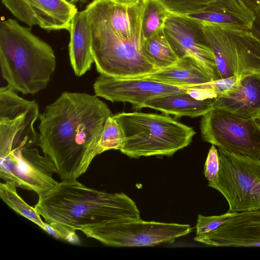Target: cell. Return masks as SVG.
Here are the masks:
<instances>
[{
	"instance_id": "obj_7",
	"label": "cell",
	"mask_w": 260,
	"mask_h": 260,
	"mask_svg": "<svg viewBox=\"0 0 260 260\" xmlns=\"http://www.w3.org/2000/svg\"><path fill=\"white\" fill-rule=\"evenodd\" d=\"M220 166L216 180L208 182L225 198L229 211L260 210V160L218 148Z\"/></svg>"
},
{
	"instance_id": "obj_18",
	"label": "cell",
	"mask_w": 260,
	"mask_h": 260,
	"mask_svg": "<svg viewBox=\"0 0 260 260\" xmlns=\"http://www.w3.org/2000/svg\"><path fill=\"white\" fill-rule=\"evenodd\" d=\"M33 13L37 25L48 31H69L73 18L78 11L75 5L64 0H24Z\"/></svg>"
},
{
	"instance_id": "obj_16",
	"label": "cell",
	"mask_w": 260,
	"mask_h": 260,
	"mask_svg": "<svg viewBox=\"0 0 260 260\" xmlns=\"http://www.w3.org/2000/svg\"><path fill=\"white\" fill-rule=\"evenodd\" d=\"M142 78L174 85L191 86L196 89H212L211 82L213 81L201 65L189 56L180 58L174 64Z\"/></svg>"
},
{
	"instance_id": "obj_30",
	"label": "cell",
	"mask_w": 260,
	"mask_h": 260,
	"mask_svg": "<svg viewBox=\"0 0 260 260\" xmlns=\"http://www.w3.org/2000/svg\"><path fill=\"white\" fill-rule=\"evenodd\" d=\"M64 1L69 4L74 5V4H75L77 2H82V1H84L85 0H64Z\"/></svg>"
},
{
	"instance_id": "obj_27",
	"label": "cell",
	"mask_w": 260,
	"mask_h": 260,
	"mask_svg": "<svg viewBox=\"0 0 260 260\" xmlns=\"http://www.w3.org/2000/svg\"><path fill=\"white\" fill-rule=\"evenodd\" d=\"M220 166V158L218 150L212 145L207 155L205 163L204 173L208 182H214L217 179Z\"/></svg>"
},
{
	"instance_id": "obj_13",
	"label": "cell",
	"mask_w": 260,
	"mask_h": 260,
	"mask_svg": "<svg viewBox=\"0 0 260 260\" xmlns=\"http://www.w3.org/2000/svg\"><path fill=\"white\" fill-rule=\"evenodd\" d=\"M194 240L211 246H260V210L236 212L217 229Z\"/></svg>"
},
{
	"instance_id": "obj_20",
	"label": "cell",
	"mask_w": 260,
	"mask_h": 260,
	"mask_svg": "<svg viewBox=\"0 0 260 260\" xmlns=\"http://www.w3.org/2000/svg\"><path fill=\"white\" fill-rule=\"evenodd\" d=\"M143 51L148 60L158 70L174 64L180 58L168 41L164 28L145 40Z\"/></svg>"
},
{
	"instance_id": "obj_9",
	"label": "cell",
	"mask_w": 260,
	"mask_h": 260,
	"mask_svg": "<svg viewBox=\"0 0 260 260\" xmlns=\"http://www.w3.org/2000/svg\"><path fill=\"white\" fill-rule=\"evenodd\" d=\"M188 224L127 219L87 228L81 231L88 238L111 247L154 246L171 243L191 231Z\"/></svg>"
},
{
	"instance_id": "obj_17",
	"label": "cell",
	"mask_w": 260,
	"mask_h": 260,
	"mask_svg": "<svg viewBox=\"0 0 260 260\" xmlns=\"http://www.w3.org/2000/svg\"><path fill=\"white\" fill-rule=\"evenodd\" d=\"M201 21L226 27L250 30L253 13L236 0H214L198 13L188 15Z\"/></svg>"
},
{
	"instance_id": "obj_3",
	"label": "cell",
	"mask_w": 260,
	"mask_h": 260,
	"mask_svg": "<svg viewBox=\"0 0 260 260\" xmlns=\"http://www.w3.org/2000/svg\"><path fill=\"white\" fill-rule=\"evenodd\" d=\"M34 207L56 239L73 244H80L76 230L141 218L135 202L125 193L98 190L77 179L62 180Z\"/></svg>"
},
{
	"instance_id": "obj_25",
	"label": "cell",
	"mask_w": 260,
	"mask_h": 260,
	"mask_svg": "<svg viewBox=\"0 0 260 260\" xmlns=\"http://www.w3.org/2000/svg\"><path fill=\"white\" fill-rule=\"evenodd\" d=\"M2 2L22 23L29 27L37 25L34 15L24 0H2Z\"/></svg>"
},
{
	"instance_id": "obj_24",
	"label": "cell",
	"mask_w": 260,
	"mask_h": 260,
	"mask_svg": "<svg viewBox=\"0 0 260 260\" xmlns=\"http://www.w3.org/2000/svg\"><path fill=\"white\" fill-rule=\"evenodd\" d=\"M171 14L190 15L198 13L214 0H158Z\"/></svg>"
},
{
	"instance_id": "obj_2",
	"label": "cell",
	"mask_w": 260,
	"mask_h": 260,
	"mask_svg": "<svg viewBox=\"0 0 260 260\" xmlns=\"http://www.w3.org/2000/svg\"><path fill=\"white\" fill-rule=\"evenodd\" d=\"M144 0H92L86 7L97 72L120 79L142 78L158 70L143 51Z\"/></svg>"
},
{
	"instance_id": "obj_10",
	"label": "cell",
	"mask_w": 260,
	"mask_h": 260,
	"mask_svg": "<svg viewBox=\"0 0 260 260\" xmlns=\"http://www.w3.org/2000/svg\"><path fill=\"white\" fill-rule=\"evenodd\" d=\"M54 173L57 170L53 161L35 146L0 152L1 178L17 187L35 192L39 198L58 185L53 178Z\"/></svg>"
},
{
	"instance_id": "obj_26",
	"label": "cell",
	"mask_w": 260,
	"mask_h": 260,
	"mask_svg": "<svg viewBox=\"0 0 260 260\" xmlns=\"http://www.w3.org/2000/svg\"><path fill=\"white\" fill-rule=\"evenodd\" d=\"M236 212L228 211L220 215L206 216L199 215L196 225V236L211 232L233 216Z\"/></svg>"
},
{
	"instance_id": "obj_22",
	"label": "cell",
	"mask_w": 260,
	"mask_h": 260,
	"mask_svg": "<svg viewBox=\"0 0 260 260\" xmlns=\"http://www.w3.org/2000/svg\"><path fill=\"white\" fill-rule=\"evenodd\" d=\"M170 14L158 0H144L142 26L145 40L164 28Z\"/></svg>"
},
{
	"instance_id": "obj_8",
	"label": "cell",
	"mask_w": 260,
	"mask_h": 260,
	"mask_svg": "<svg viewBox=\"0 0 260 260\" xmlns=\"http://www.w3.org/2000/svg\"><path fill=\"white\" fill-rule=\"evenodd\" d=\"M202 140L218 148L260 159V125L227 111L214 108L202 116Z\"/></svg>"
},
{
	"instance_id": "obj_23",
	"label": "cell",
	"mask_w": 260,
	"mask_h": 260,
	"mask_svg": "<svg viewBox=\"0 0 260 260\" xmlns=\"http://www.w3.org/2000/svg\"><path fill=\"white\" fill-rule=\"evenodd\" d=\"M113 115L109 116L105 122L103 131L92 152L93 158L108 150H120L122 146V132L118 123Z\"/></svg>"
},
{
	"instance_id": "obj_14",
	"label": "cell",
	"mask_w": 260,
	"mask_h": 260,
	"mask_svg": "<svg viewBox=\"0 0 260 260\" xmlns=\"http://www.w3.org/2000/svg\"><path fill=\"white\" fill-rule=\"evenodd\" d=\"M222 109L246 119L260 116V74L241 77L226 93L213 99V109Z\"/></svg>"
},
{
	"instance_id": "obj_4",
	"label": "cell",
	"mask_w": 260,
	"mask_h": 260,
	"mask_svg": "<svg viewBox=\"0 0 260 260\" xmlns=\"http://www.w3.org/2000/svg\"><path fill=\"white\" fill-rule=\"evenodd\" d=\"M56 66L51 46L13 19L0 24V67L8 86L34 94L48 85Z\"/></svg>"
},
{
	"instance_id": "obj_19",
	"label": "cell",
	"mask_w": 260,
	"mask_h": 260,
	"mask_svg": "<svg viewBox=\"0 0 260 260\" xmlns=\"http://www.w3.org/2000/svg\"><path fill=\"white\" fill-rule=\"evenodd\" d=\"M142 108L157 110L176 117L202 116L213 109V99L198 100L188 93L162 96L146 102Z\"/></svg>"
},
{
	"instance_id": "obj_6",
	"label": "cell",
	"mask_w": 260,
	"mask_h": 260,
	"mask_svg": "<svg viewBox=\"0 0 260 260\" xmlns=\"http://www.w3.org/2000/svg\"><path fill=\"white\" fill-rule=\"evenodd\" d=\"M203 23L220 79L260 74V42L249 30Z\"/></svg>"
},
{
	"instance_id": "obj_1",
	"label": "cell",
	"mask_w": 260,
	"mask_h": 260,
	"mask_svg": "<svg viewBox=\"0 0 260 260\" xmlns=\"http://www.w3.org/2000/svg\"><path fill=\"white\" fill-rule=\"evenodd\" d=\"M95 95L63 92L40 114L37 145L54 163L61 180L88 169L106 119L112 116Z\"/></svg>"
},
{
	"instance_id": "obj_31",
	"label": "cell",
	"mask_w": 260,
	"mask_h": 260,
	"mask_svg": "<svg viewBox=\"0 0 260 260\" xmlns=\"http://www.w3.org/2000/svg\"><path fill=\"white\" fill-rule=\"evenodd\" d=\"M258 120V122L260 125V116L259 117V118L257 119Z\"/></svg>"
},
{
	"instance_id": "obj_29",
	"label": "cell",
	"mask_w": 260,
	"mask_h": 260,
	"mask_svg": "<svg viewBox=\"0 0 260 260\" xmlns=\"http://www.w3.org/2000/svg\"><path fill=\"white\" fill-rule=\"evenodd\" d=\"M240 5L254 13L260 8V0H236Z\"/></svg>"
},
{
	"instance_id": "obj_15",
	"label": "cell",
	"mask_w": 260,
	"mask_h": 260,
	"mask_svg": "<svg viewBox=\"0 0 260 260\" xmlns=\"http://www.w3.org/2000/svg\"><path fill=\"white\" fill-rule=\"evenodd\" d=\"M69 57L75 74L78 77L91 69L94 62L92 34L86 9L78 11L72 19L69 30Z\"/></svg>"
},
{
	"instance_id": "obj_12",
	"label": "cell",
	"mask_w": 260,
	"mask_h": 260,
	"mask_svg": "<svg viewBox=\"0 0 260 260\" xmlns=\"http://www.w3.org/2000/svg\"><path fill=\"white\" fill-rule=\"evenodd\" d=\"M95 95L112 102H128L141 109L147 101L170 94L187 93L191 86L168 84L147 78L120 79L100 74L93 85Z\"/></svg>"
},
{
	"instance_id": "obj_28",
	"label": "cell",
	"mask_w": 260,
	"mask_h": 260,
	"mask_svg": "<svg viewBox=\"0 0 260 260\" xmlns=\"http://www.w3.org/2000/svg\"><path fill=\"white\" fill-rule=\"evenodd\" d=\"M253 14L254 18L249 30L260 42V8L256 10Z\"/></svg>"
},
{
	"instance_id": "obj_11",
	"label": "cell",
	"mask_w": 260,
	"mask_h": 260,
	"mask_svg": "<svg viewBox=\"0 0 260 260\" xmlns=\"http://www.w3.org/2000/svg\"><path fill=\"white\" fill-rule=\"evenodd\" d=\"M164 31L179 58H193L213 80L220 79L202 21L188 15L170 13L166 20Z\"/></svg>"
},
{
	"instance_id": "obj_5",
	"label": "cell",
	"mask_w": 260,
	"mask_h": 260,
	"mask_svg": "<svg viewBox=\"0 0 260 260\" xmlns=\"http://www.w3.org/2000/svg\"><path fill=\"white\" fill-rule=\"evenodd\" d=\"M123 136L120 151L131 158L171 156L191 143L196 132L169 115L122 112L113 115Z\"/></svg>"
},
{
	"instance_id": "obj_21",
	"label": "cell",
	"mask_w": 260,
	"mask_h": 260,
	"mask_svg": "<svg viewBox=\"0 0 260 260\" xmlns=\"http://www.w3.org/2000/svg\"><path fill=\"white\" fill-rule=\"evenodd\" d=\"M16 187L10 183H1V199L17 214L30 220L47 232L48 223L42 220L40 214L35 207L29 206L18 194Z\"/></svg>"
}]
</instances>
